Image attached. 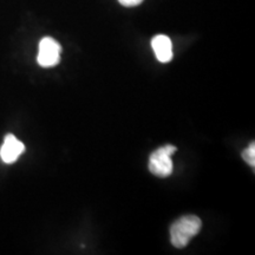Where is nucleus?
Here are the masks:
<instances>
[{
    "instance_id": "1",
    "label": "nucleus",
    "mask_w": 255,
    "mask_h": 255,
    "mask_svg": "<svg viewBox=\"0 0 255 255\" xmlns=\"http://www.w3.org/2000/svg\"><path fill=\"white\" fill-rule=\"evenodd\" d=\"M202 228V221L195 215H186L176 220L170 227L171 245L176 248H184Z\"/></svg>"
},
{
    "instance_id": "5",
    "label": "nucleus",
    "mask_w": 255,
    "mask_h": 255,
    "mask_svg": "<svg viewBox=\"0 0 255 255\" xmlns=\"http://www.w3.org/2000/svg\"><path fill=\"white\" fill-rule=\"evenodd\" d=\"M151 46L158 62L169 63L173 59V44L169 37L164 34L155 36L151 40Z\"/></svg>"
},
{
    "instance_id": "4",
    "label": "nucleus",
    "mask_w": 255,
    "mask_h": 255,
    "mask_svg": "<svg viewBox=\"0 0 255 255\" xmlns=\"http://www.w3.org/2000/svg\"><path fill=\"white\" fill-rule=\"evenodd\" d=\"M25 151V145L23 142H20L14 135H6L4 143L0 148V158L5 163L11 164L14 163L23 152Z\"/></svg>"
},
{
    "instance_id": "6",
    "label": "nucleus",
    "mask_w": 255,
    "mask_h": 255,
    "mask_svg": "<svg viewBox=\"0 0 255 255\" xmlns=\"http://www.w3.org/2000/svg\"><path fill=\"white\" fill-rule=\"evenodd\" d=\"M242 157H244L245 161L247 162L251 167H254L255 165V145L254 143L248 146V148L242 152Z\"/></svg>"
},
{
    "instance_id": "3",
    "label": "nucleus",
    "mask_w": 255,
    "mask_h": 255,
    "mask_svg": "<svg viewBox=\"0 0 255 255\" xmlns=\"http://www.w3.org/2000/svg\"><path fill=\"white\" fill-rule=\"evenodd\" d=\"M62 46L53 38L45 37L39 43V52H38L37 62L43 68H52L56 66L60 60Z\"/></svg>"
},
{
    "instance_id": "2",
    "label": "nucleus",
    "mask_w": 255,
    "mask_h": 255,
    "mask_svg": "<svg viewBox=\"0 0 255 255\" xmlns=\"http://www.w3.org/2000/svg\"><path fill=\"white\" fill-rule=\"evenodd\" d=\"M176 152V146L163 145L155 150L149 158V170L158 177H167L173 173V161L171 156Z\"/></svg>"
},
{
    "instance_id": "7",
    "label": "nucleus",
    "mask_w": 255,
    "mask_h": 255,
    "mask_svg": "<svg viewBox=\"0 0 255 255\" xmlns=\"http://www.w3.org/2000/svg\"><path fill=\"white\" fill-rule=\"evenodd\" d=\"M143 0H119V2L121 5L127 6V7H132V6H137L139 5Z\"/></svg>"
}]
</instances>
